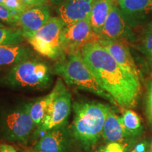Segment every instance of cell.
<instances>
[{
	"label": "cell",
	"instance_id": "d4e9b609",
	"mask_svg": "<svg viewBox=\"0 0 152 152\" xmlns=\"http://www.w3.org/2000/svg\"><path fill=\"white\" fill-rule=\"evenodd\" d=\"M147 115L150 125L152 126V81L150 82L148 87L147 96Z\"/></svg>",
	"mask_w": 152,
	"mask_h": 152
},
{
	"label": "cell",
	"instance_id": "e575fe53",
	"mask_svg": "<svg viewBox=\"0 0 152 152\" xmlns=\"http://www.w3.org/2000/svg\"><path fill=\"white\" fill-rule=\"evenodd\" d=\"M151 150H152V144H151Z\"/></svg>",
	"mask_w": 152,
	"mask_h": 152
},
{
	"label": "cell",
	"instance_id": "4dcf8cb0",
	"mask_svg": "<svg viewBox=\"0 0 152 152\" xmlns=\"http://www.w3.org/2000/svg\"><path fill=\"white\" fill-rule=\"evenodd\" d=\"M147 30H152V20L148 23L147 26Z\"/></svg>",
	"mask_w": 152,
	"mask_h": 152
},
{
	"label": "cell",
	"instance_id": "5bb4252c",
	"mask_svg": "<svg viewBox=\"0 0 152 152\" xmlns=\"http://www.w3.org/2000/svg\"><path fill=\"white\" fill-rule=\"evenodd\" d=\"M117 4L130 25L140 22L152 14V0H117Z\"/></svg>",
	"mask_w": 152,
	"mask_h": 152
},
{
	"label": "cell",
	"instance_id": "83f0119b",
	"mask_svg": "<svg viewBox=\"0 0 152 152\" xmlns=\"http://www.w3.org/2000/svg\"><path fill=\"white\" fill-rule=\"evenodd\" d=\"M0 152H17L13 146L7 144H0Z\"/></svg>",
	"mask_w": 152,
	"mask_h": 152
},
{
	"label": "cell",
	"instance_id": "484cf974",
	"mask_svg": "<svg viewBox=\"0 0 152 152\" xmlns=\"http://www.w3.org/2000/svg\"><path fill=\"white\" fill-rule=\"evenodd\" d=\"M28 7H38V6H47L49 0H23Z\"/></svg>",
	"mask_w": 152,
	"mask_h": 152
},
{
	"label": "cell",
	"instance_id": "7c38bea8",
	"mask_svg": "<svg viewBox=\"0 0 152 152\" xmlns=\"http://www.w3.org/2000/svg\"><path fill=\"white\" fill-rule=\"evenodd\" d=\"M51 18L47 6L28 7L19 14L18 25L25 39L32 37Z\"/></svg>",
	"mask_w": 152,
	"mask_h": 152
},
{
	"label": "cell",
	"instance_id": "6da1fadb",
	"mask_svg": "<svg viewBox=\"0 0 152 152\" xmlns=\"http://www.w3.org/2000/svg\"><path fill=\"white\" fill-rule=\"evenodd\" d=\"M81 54L99 85L118 105L127 109L137 105L141 91L140 80L125 71L98 42L85 45Z\"/></svg>",
	"mask_w": 152,
	"mask_h": 152
},
{
	"label": "cell",
	"instance_id": "8992f818",
	"mask_svg": "<svg viewBox=\"0 0 152 152\" xmlns=\"http://www.w3.org/2000/svg\"><path fill=\"white\" fill-rule=\"evenodd\" d=\"M64 27L59 17H51L37 32L27 40L36 52L42 56L58 59L64 56L61 33Z\"/></svg>",
	"mask_w": 152,
	"mask_h": 152
},
{
	"label": "cell",
	"instance_id": "2e32d148",
	"mask_svg": "<svg viewBox=\"0 0 152 152\" xmlns=\"http://www.w3.org/2000/svg\"><path fill=\"white\" fill-rule=\"evenodd\" d=\"M67 89L66 88L62 80L58 78L51 92H49L44 97L41 98L40 99L32 103L30 113L36 126L39 125L41 121H42L49 106L61 94H62Z\"/></svg>",
	"mask_w": 152,
	"mask_h": 152
},
{
	"label": "cell",
	"instance_id": "4316f807",
	"mask_svg": "<svg viewBox=\"0 0 152 152\" xmlns=\"http://www.w3.org/2000/svg\"><path fill=\"white\" fill-rule=\"evenodd\" d=\"M148 147L147 142H142L137 144L135 147L133 148L130 152H145Z\"/></svg>",
	"mask_w": 152,
	"mask_h": 152
},
{
	"label": "cell",
	"instance_id": "f1b7e54d",
	"mask_svg": "<svg viewBox=\"0 0 152 152\" xmlns=\"http://www.w3.org/2000/svg\"><path fill=\"white\" fill-rule=\"evenodd\" d=\"M49 1H50L53 4L58 6L60 4L64 2V1H66V0H49Z\"/></svg>",
	"mask_w": 152,
	"mask_h": 152
},
{
	"label": "cell",
	"instance_id": "d6a6232c",
	"mask_svg": "<svg viewBox=\"0 0 152 152\" xmlns=\"http://www.w3.org/2000/svg\"><path fill=\"white\" fill-rule=\"evenodd\" d=\"M4 1V0H0V4H1L3 5V2Z\"/></svg>",
	"mask_w": 152,
	"mask_h": 152
},
{
	"label": "cell",
	"instance_id": "44dd1931",
	"mask_svg": "<svg viewBox=\"0 0 152 152\" xmlns=\"http://www.w3.org/2000/svg\"><path fill=\"white\" fill-rule=\"evenodd\" d=\"M141 51L147 56L150 66L152 65V30H147L142 38Z\"/></svg>",
	"mask_w": 152,
	"mask_h": 152
},
{
	"label": "cell",
	"instance_id": "836d02e7",
	"mask_svg": "<svg viewBox=\"0 0 152 152\" xmlns=\"http://www.w3.org/2000/svg\"><path fill=\"white\" fill-rule=\"evenodd\" d=\"M150 67H151V71H152V65L150 66Z\"/></svg>",
	"mask_w": 152,
	"mask_h": 152
},
{
	"label": "cell",
	"instance_id": "ffe728a7",
	"mask_svg": "<svg viewBox=\"0 0 152 152\" xmlns=\"http://www.w3.org/2000/svg\"><path fill=\"white\" fill-rule=\"evenodd\" d=\"M25 39L20 28L0 27V46L22 43Z\"/></svg>",
	"mask_w": 152,
	"mask_h": 152
},
{
	"label": "cell",
	"instance_id": "4fadbf2b",
	"mask_svg": "<svg viewBox=\"0 0 152 152\" xmlns=\"http://www.w3.org/2000/svg\"><path fill=\"white\" fill-rule=\"evenodd\" d=\"M94 0H66L57 8V14L68 26L90 18L92 2Z\"/></svg>",
	"mask_w": 152,
	"mask_h": 152
},
{
	"label": "cell",
	"instance_id": "9c48e42d",
	"mask_svg": "<svg viewBox=\"0 0 152 152\" xmlns=\"http://www.w3.org/2000/svg\"><path fill=\"white\" fill-rule=\"evenodd\" d=\"M73 135L67 123L49 130L42 136L33 149L40 152H70Z\"/></svg>",
	"mask_w": 152,
	"mask_h": 152
},
{
	"label": "cell",
	"instance_id": "1f68e13d",
	"mask_svg": "<svg viewBox=\"0 0 152 152\" xmlns=\"http://www.w3.org/2000/svg\"><path fill=\"white\" fill-rule=\"evenodd\" d=\"M4 26H5L4 25L3 23H1L0 22V27H4Z\"/></svg>",
	"mask_w": 152,
	"mask_h": 152
},
{
	"label": "cell",
	"instance_id": "f546056e",
	"mask_svg": "<svg viewBox=\"0 0 152 152\" xmlns=\"http://www.w3.org/2000/svg\"><path fill=\"white\" fill-rule=\"evenodd\" d=\"M21 152H40V151H36L35 149H25L23 151H22Z\"/></svg>",
	"mask_w": 152,
	"mask_h": 152
},
{
	"label": "cell",
	"instance_id": "9a60e30c",
	"mask_svg": "<svg viewBox=\"0 0 152 152\" xmlns=\"http://www.w3.org/2000/svg\"><path fill=\"white\" fill-rule=\"evenodd\" d=\"M102 137L106 144L123 143L132 138L123 124L121 116L117 115L112 109L109 110L106 116Z\"/></svg>",
	"mask_w": 152,
	"mask_h": 152
},
{
	"label": "cell",
	"instance_id": "603a6c76",
	"mask_svg": "<svg viewBox=\"0 0 152 152\" xmlns=\"http://www.w3.org/2000/svg\"><path fill=\"white\" fill-rule=\"evenodd\" d=\"M19 14L7 9L4 6L0 4V20L10 26L18 25Z\"/></svg>",
	"mask_w": 152,
	"mask_h": 152
},
{
	"label": "cell",
	"instance_id": "7402d4cb",
	"mask_svg": "<svg viewBox=\"0 0 152 152\" xmlns=\"http://www.w3.org/2000/svg\"><path fill=\"white\" fill-rule=\"evenodd\" d=\"M130 144L127 142H111L101 147L94 152H128Z\"/></svg>",
	"mask_w": 152,
	"mask_h": 152
},
{
	"label": "cell",
	"instance_id": "52a82bcc",
	"mask_svg": "<svg viewBox=\"0 0 152 152\" xmlns=\"http://www.w3.org/2000/svg\"><path fill=\"white\" fill-rule=\"evenodd\" d=\"M99 36L94 33L90 18L64 26L61 33V42L64 54L81 49L87 43L98 42Z\"/></svg>",
	"mask_w": 152,
	"mask_h": 152
},
{
	"label": "cell",
	"instance_id": "8fae6325",
	"mask_svg": "<svg viewBox=\"0 0 152 152\" xmlns=\"http://www.w3.org/2000/svg\"><path fill=\"white\" fill-rule=\"evenodd\" d=\"M98 42L111 55L125 71L140 80V73L128 45L125 42L117 39H99Z\"/></svg>",
	"mask_w": 152,
	"mask_h": 152
},
{
	"label": "cell",
	"instance_id": "e0dca14e",
	"mask_svg": "<svg viewBox=\"0 0 152 152\" xmlns=\"http://www.w3.org/2000/svg\"><path fill=\"white\" fill-rule=\"evenodd\" d=\"M33 53L23 45L0 46V66L15 65L23 61L31 58Z\"/></svg>",
	"mask_w": 152,
	"mask_h": 152
},
{
	"label": "cell",
	"instance_id": "277c9868",
	"mask_svg": "<svg viewBox=\"0 0 152 152\" xmlns=\"http://www.w3.org/2000/svg\"><path fill=\"white\" fill-rule=\"evenodd\" d=\"M32 103L0 106V140L27 142L36 126L30 113Z\"/></svg>",
	"mask_w": 152,
	"mask_h": 152
},
{
	"label": "cell",
	"instance_id": "3957f363",
	"mask_svg": "<svg viewBox=\"0 0 152 152\" xmlns=\"http://www.w3.org/2000/svg\"><path fill=\"white\" fill-rule=\"evenodd\" d=\"M54 72L68 85L97 95L112 104L118 106L111 95L104 91L96 81L92 71L83 59L81 49L67 53L64 59L54 66Z\"/></svg>",
	"mask_w": 152,
	"mask_h": 152
},
{
	"label": "cell",
	"instance_id": "ba28073f",
	"mask_svg": "<svg viewBox=\"0 0 152 152\" xmlns=\"http://www.w3.org/2000/svg\"><path fill=\"white\" fill-rule=\"evenodd\" d=\"M71 110V94L66 90L49 106L42 121L37 125L35 134H45L52 129L67 123Z\"/></svg>",
	"mask_w": 152,
	"mask_h": 152
},
{
	"label": "cell",
	"instance_id": "cb8c5ba5",
	"mask_svg": "<svg viewBox=\"0 0 152 152\" xmlns=\"http://www.w3.org/2000/svg\"><path fill=\"white\" fill-rule=\"evenodd\" d=\"M3 5L8 10L18 14H21L23 11L28 8L23 0H4Z\"/></svg>",
	"mask_w": 152,
	"mask_h": 152
},
{
	"label": "cell",
	"instance_id": "30bf717a",
	"mask_svg": "<svg viewBox=\"0 0 152 152\" xmlns=\"http://www.w3.org/2000/svg\"><path fill=\"white\" fill-rule=\"evenodd\" d=\"M129 25L115 1L99 35V39L134 42L135 36Z\"/></svg>",
	"mask_w": 152,
	"mask_h": 152
},
{
	"label": "cell",
	"instance_id": "5b68a950",
	"mask_svg": "<svg viewBox=\"0 0 152 152\" xmlns=\"http://www.w3.org/2000/svg\"><path fill=\"white\" fill-rule=\"evenodd\" d=\"M51 82L52 76L48 66L32 58L15 64L1 78V83L6 86L35 90L46 88Z\"/></svg>",
	"mask_w": 152,
	"mask_h": 152
},
{
	"label": "cell",
	"instance_id": "ac0fdd59",
	"mask_svg": "<svg viewBox=\"0 0 152 152\" xmlns=\"http://www.w3.org/2000/svg\"><path fill=\"white\" fill-rule=\"evenodd\" d=\"M115 0H94L92 2L90 21L93 30L99 36Z\"/></svg>",
	"mask_w": 152,
	"mask_h": 152
},
{
	"label": "cell",
	"instance_id": "d6986e66",
	"mask_svg": "<svg viewBox=\"0 0 152 152\" xmlns=\"http://www.w3.org/2000/svg\"><path fill=\"white\" fill-rule=\"evenodd\" d=\"M121 119L123 125L131 137L134 138L141 134L143 131V126L141 119L135 112L129 109H125L123 111Z\"/></svg>",
	"mask_w": 152,
	"mask_h": 152
},
{
	"label": "cell",
	"instance_id": "7a4b0ae2",
	"mask_svg": "<svg viewBox=\"0 0 152 152\" xmlns=\"http://www.w3.org/2000/svg\"><path fill=\"white\" fill-rule=\"evenodd\" d=\"M73 137L83 149L90 150L102 137L106 116L111 108L99 102H79L73 104Z\"/></svg>",
	"mask_w": 152,
	"mask_h": 152
}]
</instances>
